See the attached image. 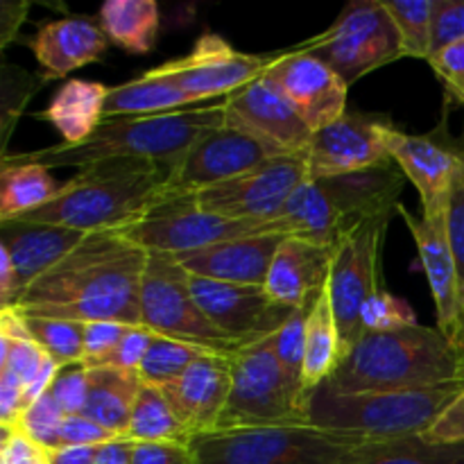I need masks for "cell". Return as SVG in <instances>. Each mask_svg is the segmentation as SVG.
<instances>
[{"mask_svg": "<svg viewBox=\"0 0 464 464\" xmlns=\"http://www.w3.org/2000/svg\"><path fill=\"white\" fill-rule=\"evenodd\" d=\"M148 252L121 231L86 234L41 275L14 308L23 315L140 326V284Z\"/></svg>", "mask_w": 464, "mask_h": 464, "instance_id": "1", "label": "cell"}, {"mask_svg": "<svg viewBox=\"0 0 464 464\" xmlns=\"http://www.w3.org/2000/svg\"><path fill=\"white\" fill-rule=\"evenodd\" d=\"M168 168L140 159H116L77 170L45 207L16 218L75 229L121 231L143 220L166 199Z\"/></svg>", "mask_w": 464, "mask_h": 464, "instance_id": "2", "label": "cell"}, {"mask_svg": "<svg viewBox=\"0 0 464 464\" xmlns=\"http://www.w3.org/2000/svg\"><path fill=\"white\" fill-rule=\"evenodd\" d=\"M225 122V100L218 104L157 113V116H111L77 145H53L34 152L5 154L3 163H36L44 168H86L116 159H140L177 166L186 150L207 130Z\"/></svg>", "mask_w": 464, "mask_h": 464, "instance_id": "3", "label": "cell"}, {"mask_svg": "<svg viewBox=\"0 0 464 464\" xmlns=\"http://www.w3.org/2000/svg\"><path fill=\"white\" fill-rule=\"evenodd\" d=\"M403 177L401 168L392 161L356 175L308 179L275 218L263 222V234L335 247L349 231L374 218L397 213Z\"/></svg>", "mask_w": 464, "mask_h": 464, "instance_id": "4", "label": "cell"}, {"mask_svg": "<svg viewBox=\"0 0 464 464\" xmlns=\"http://www.w3.org/2000/svg\"><path fill=\"white\" fill-rule=\"evenodd\" d=\"M464 381V349L435 326L365 334L344 353L324 388L335 394L392 392Z\"/></svg>", "mask_w": 464, "mask_h": 464, "instance_id": "5", "label": "cell"}, {"mask_svg": "<svg viewBox=\"0 0 464 464\" xmlns=\"http://www.w3.org/2000/svg\"><path fill=\"white\" fill-rule=\"evenodd\" d=\"M462 392L464 381L365 394H335L320 385L306 397V420L317 429L379 442L421 438Z\"/></svg>", "mask_w": 464, "mask_h": 464, "instance_id": "6", "label": "cell"}, {"mask_svg": "<svg viewBox=\"0 0 464 464\" xmlns=\"http://www.w3.org/2000/svg\"><path fill=\"white\" fill-rule=\"evenodd\" d=\"M394 440H365L311 424L218 430L193 440L202 464H356Z\"/></svg>", "mask_w": 464, "mask_h": 464, "instance_id": "7", "label": "cell"}, {"mask_svg": "<svg viewBox=\"0 0 464 464\" xmlns=\"http://www.w3.org/2000/svg\"><path fill=\"white\" fill-rule=\"evenodd\" d=\"M275 335L245 344L231 356V394L213 433L308 424L306 394L285 376Z\"/></svg>", "mask_w": 464, "mask_h": 464, "instance_id": "8", "label": "cell"}, {"mask_svg": "<svg viewBox=\"0 0 464 464\" xmlns=\"http://www.w3.org/2000/svg\"><path fill=\"white\" fill-rule=\"evenodd\" d=\"M140 326L222 356H234L245 347L208 320L193 297L190 272L172 254L148 252L140 284Z\"/></svg>", "mask_w": 464, "mask_h": 464, "instance_id": "9", "label": "cell"}, {"mask_svg": "<svg viewBox=\"0 0 464 464\" xmlns=\"http://www.w3.org/2000/svg\"><path fill=\"white\" fill-rule=\"evenodd\" d=\"M295 48L334 68L347 86L403 57L401 36L383 0H356L347 5L334 25Z\"/></svg>", "mask_w": 464, "mask_h": 464, "instance_id": "10", "label": "cell"}, {"mask_svg": "<svg viewBox=\"0 0 464 464\" xmlns=\"http://www.w3.org/2000/svg\"><path fill=\"white\" fill-rule=\"evenodd\" d=\"M390 218H374L349 231L334 247V266L329 276V295L338 322L343 353L365 335L361 322L362 306L379 290V266L383 236ZM344 358V356H343Z\"/></svg>", "mask_w": 464, "mask_h": 464, "instance_id": "11", "label": "cell"}, {"mask_svg": "<svg viewBox=\"0 0 464 464\" xmlns=\"http://www.w3.org/2000/svg\"><path fill=\"white\" fill-rule=\"evenodd\" d=\"M121 234L140 245L145 252L181 256L225 240L263 236V222L213 216L198 207L193 195H179V198H166L143 220L121 229Z\"/></svg>", "mask_w": 464, "mask_h": 464, "instance_id": "12", "label": "cell"}, {"mask_svg": "<svg viewBox=\"0 0 464 464\" xmlns=\"http://www.w3.org/2000/svg\"><path fill=\"white\" fill-rule=\"evenodd\" d=\"M308 181L304 154H276L261 166L193 195L199 208L229 220L267 222Z\"/></svg>", "mask_w": 464, "mask_h": 464, "instance_id": "13", "label": "cell"}, {"mask_svg": "<svg viewBox=\"0 0 464 464\" xmlns=\"http://www.w3.org/2000/svg\"><path fill=\"white\" fill-rule=\"evenodd\" d=\"M275 54L240 53L218 34H204L184 57L157 66L190 102L202 107L208 100H225L270 71Z\"/></svg>", "mask_w": 464, "mask_h": 464, "instance_id": "14", "label": "cell"}, {"mask_svg": "<svg viewBox=\"0 0 464 464\" xmlns=\"http://www.w3.org/2000/svg\"><path fill=\"white\" fill-rule=\"evenodd\" d=\"M276 154L281 152L222 122L198 136L177 166L168 170L166 198L195 195L204 188H211L261 166Z\"/></svg>", "mask_w": 464, "mask_h": 464, "instance_id": "15", "label": "cell"}, {"mask_svg": "<svg viewBox=\"0 0 464 464\" xmlns=\"http://www.w3.org/2000/svg\"><path fill=\"white\" fill-rule=\"evenodd\" d=\"M383 143L406 179L415 184L424 216L447 211L453 184L464 172V150L449 136L447 122L429 134H406L388 122Z\"/></svg>", "mask_w": 464, "mask_h": 464, "instance_id": "16", "label": "cell"}, {"mask_svg": "<svg viewBox=\"0 0 464 464\" xmlns=\"http://www.w3.org/2000/svg\"><path fill=\"white\" fill-rule=\"evenodd\" d=\"M390 121L383 113L347 111L334 125L315 131L304 150L308 179H334L392 163L383 143Z\"/></svg>", "mask_w": 464, "mask_h": 464, "instance_id": "17", "label": "cell"}, {"mask_svg": "<svg viewBox=\"0 0 464 464\" xmlns=\"http://www.w3.org/2000/svg\"><path fill=\"white\" fill-rule=\"evenodd\" d=\"M225 122L281 154H304L313 139L311 127L267 72L225 98Z\"/></svg>", "mask_w": 464, "mask_h": 464, "instance_id": "18", "label": "cell"}, {"mask_svg": "<svg viewBox=\"0 0 464 464\" xmlns=\"http://www.w3.org/2000/svg\"><path fill=\"white\" fill-rule=\"evenodd\" d=\"M190 290L208 320L243 344L279 334L293 308L276 304L263 285H236L190 275Z\"/></svg>", "mask_w": 464, "mask_h": 464, "instance_id": "19", "label": "cell"}, {"mask_svg": "<svg viewBox=\"0 0 464 464\" xmlns=\"http://www.w3.org/2000/svg\"><path fill=\"white\" fill-rule=\"evenodd\" d=\"M267 77L284 91L313 134L349 111L347 82L313 54L297 48L276 53Z\"/></svg>", "mask_w": 464, "mask_h": 464, "instance_id": "20", "label": "cell"}, {"mask_svg": "<svg viewBox=\"0 0 464 464\" xmlns=\"http://www.w3.org/2000/svg\"><path fill=\"white\" fill-rule=\"evenodd\" d=\"M406 227L411 229L412 240L420 252L430 293H433L435 313H438V329L451 340L456 347L464 349V311L460 299V281L458 267L453 261L451 245L447 234V211L438 216H421L408 211L403 204L397 208Z\"/></svg>", "mask_w": 464, "mask_h": 464, "instance_id": "21", "label": "cell"}, {"mask_svg": "<svg viewBox=\"0 0 464 464\" xmlns=\"http://www.w3.org/2000/svg\"><path fill=\"white\" fill-rule=\"evenodd\" d=\"M161 390L193 438L213 433L231 394V356L208 353Z\"/></svg>", "mask_w": 464, "mask_h": 464, "instance_id": "22", "label": "cell"}, {"mask_svg": "<svg viewBox=\"0 0 464 464\" xmlns=\"http://www.w3.org/2000/svg\"><path fill=\"white\" fill-rule=\"evenodd\" d=\"M284 236L263 234L225 240L198 252L175 256L190 275L236 285H263L266 288L272 261Z\"/></svg>", "mask_w": 464, "mask_h": 464, "instance_id": "23", "label": "cell"}, {"mask_svg": "<svg viewBox=\"0 0 464 464\" xmlns=\"http://www.w3.org/2000/svg\"><path fill=\"white\" fill-rule=\"evenodd\" d=\"M331 266L334 247L304 238H284L272 261L266 293L281 306L297 308L329 285Z\"/></svg>", "mask_w": 464, "mask_h": 464, "instance_id": "24", "label": "cell"}, {"mask_svg": "<svg viewBox=\"0 0 464 464\" xmlns=\"http://www.w3.org/2000/svg\"><path fill=\"white\" fill-rule=\"evenodd\" d=\"M30 48L45 77H66L77 68L102 62L109 36L89 18H53L36 30Z\"/></svg>", "mask_w": 464, "mask_h": 464, "instance_id": "25", "label": "cell"}, {"mask_svg": "<svg viewBox=\"0 0 464 464\" xmlns=\"http://www.w3.org/2000/svg\"><path fill=\"white\" fill-rule=\"evenodd\" d=\"M84 236L68 227L41 222H0V247L12 258L18 297L54 263L62 261Z\"/></svg>", "mask_w": 464, "mask_h": 464, "instance_id": "26", "label": "cell"}, {"mask_svg": "<svg viewBox=\"0 0 464 464\" xmlns=\"http://www.w3.org/2000/svg\"><path fill=\"white\" fill-rule=\"evenodd\" d=\"M109 91L111 89L100 82L71 80L53 95L39 118L62 134L63 145L84 143L104 121Z\"/></svg>", "mask_w": 464, "mask_h": 464, "instance_id": "27", "label": "cell"}, {"mask_svg": "<svg viewBox=\"0 0 464 464\" xmlns=\"http://www.w3.org/2000/svg\"><path fill=\"white\" fill-rule=\"evenodd\" d=\"M89 394L82 415L104 426L118 438H125L130 429L134 403L140 392L139 372L116 370V367H86Z\"/></svg>", "mask_w": 464, "mask_h": 464, "instance_id": "28", "label": "cell"}, {"mask_svg": "<svg viewBox=\"0 0 464 464\" xmlns=\"http://www.w3.org/2000/svg\"><path fill=\"white\" fill-rule=\"evenodd\" d=\"M198 104L190 102L186 93H181L159 68L140 72L136 80L113 86L109 91L104 118L111 116H157V113H172L193 109Z\"/></svg>", "mask_w": 464, "mask_h": 464, "instance_id": "29", "label": "cell"}, {"mask_svg": "<svg viewBox=\"0 0 464 464\" xmlns=\"http://www.w3.org/2000/svg\"><path fill=\"white\" fill-rule=\"evenodd\" d=\"M343 340L331 306L329 285L320 293L306 322V352H304V392H313L335 374L343 362Z\"/></svg>", "mask_w": 464, "mask_h": 464, "instance_id": "30", "label": "cell"}, {"mask_svg": "<svg viewBox=\"0 0 464 464\" xmlns=\"http://www.w3.org/2000/svg\"><path fill=\"white\" fill-rule=\"evenodd\" d=\"M98 25L127 53L148 54L159 39V5L154 0H107L100 7Z\"/></svg>", "mask_w": 464, "mask_h": 464, "instance_id": "31", "label": "cell"}, {"mask_svg": "<svg viewBox=\"0 0 464 464\" xmlns=\"http://www.w3.org/2000/svg\"><path fill=\"white\" fill-rule=\"evenodd\" d=\"M62 186L48 168L36 163H3L0 170V222L16 220L45 207Z\"/></svg>", "mask_w": 464, "mask_h": 464, "instance_id": "32", "label": "cell"}, {"mask_svg": "<svg viewBox=\"0 0 464 464\" xmlns=\"http://www.w3.org/2000/svg\"><path fill=\"white\" fill-rule=\"evenodd\" d=\"M125 438L145 444H193L195 440L175 415L163 390L150 383L140 385Z\"/></svg>", "mask_w": 464, "mask_h": 464, "instance_id": "33", "label": "cell"}, {"mask_svg": "<svg viewBox=\"0 0 464 464\" xmlns=\"http://www.w3.org/2000/svg\"><path fill=\"white\" fill-rule=\"evenodd\" d=\"M208 353L216 352H208L204 347H195V344H186L179 343V340H170L154 334L152 344H150L148 353H145L143 362L139 367V376L143 383L163 388V385L179 379L193 362L208 356Z\"/></svg>", "mask_w": 464, "mask_h": 464, "instance_id": "34", "label": "cell"}, {"mask_svg": "<svg viewBox=\"0 0 464 464\" xmlns=\"http://www.w3.org/2000/svg\"><path fill=\"white\" fill-rule=\"evenodd\" d=\"M401 36L403 57L426 59L433 53L435 0H383Z\"/></svg>", "mask_w": 464, "mask_h": 464, "instance_id": "35", "label": "cell"}, {"mask_svg": "<svg viewBox=\"0 0 464 464\" xmlns=\"http://www.w3.org/2000/svg\"><path fill=\"white\" fill-rule=\"evenodd\" d=\"M23 317H25L32 340L48 353L50 361L57 362L59 367L82 365V358H84V324L82 322L34 315Z\"/></svg>", "mask_w": 464, "mask_h": 464, "instance_id": "36", "label": "cell"}, {"mask_svg": "<svg viewBox=\"0 0 464 464\" xmlns=\"http://www.w3.org/2000/svg\"><path fill=\"white\" fill-rule=\"evenodd\" d=\"M356 464H464V442L429 444L421 438L394 440Z\"/></svg>", "mask_w": 464, "mask_h": 464, "instance_id": "37", "label": "cell"}, {"mask_svg": "<svg viewBox=\"0 0 464 464\" xmlns=\"http://www.w3.org/2000/svg\"><path fill=\"white\" fill-rule=\"evenodd\" d=\"M317 297H320V295H317ZM317 297L306 299V302L299 304L297 308H293L288 322H285V324L281 326L279 334L275 335L276 358H279L285 376H288V379L302 390H304V381H302L304 352H306V322H308V315H311L313 306H315Z\"/></svg>", "mask_w": 464, "mask_h": 464, "instance_id": "38", "label": "cell"}, {"mask_svg": "<svg viewBox=\"0 0 464 464\" xmlns=\"http://www.w3.org/2000/svg\"><path fill=\"white\" fill-rule=\"evenodd\" d=\"M361 322L365 334H385L417 324V315L406 299L379 288L362 306Z\"/></svg>", "mask_w": 464, "mask_h": 464, "instance_id": "39", "label": "cell"}, {"mask_svg": "<svg viewBox=\"0 0 464 464\" xmlns=\"http://www.w3.org/2000/svg\"><path fill=\"white\" fill-rule=\"evenodd\" d=\"M48 353L27 338H0V370H9L14 376L21 379L25 390L41 376V372L50 365Z\"/></svg>", "mask_w": 464, "mask_h": 464, "instance_id": "40", "label": "cell"}, {"mask_svg": "<svg viewBox=\"0 0 464 464\" xmlns=\"http://www.w3.org/2000/svg\"><path fill=\"white\" fill-rule=\"evenodd\" d=\"M63 421H66V415H63L59 403L53 399V394L48 392L23 412L16 429L30 435L36 444H41L48 451H57Z\"/></svg>", "mask_w": 464, "mask_h": 464, "instance_id": "41", "label": "cell"}, {"mask_svg": "<svg viewBox=\"0 0 464 464\" xmlns=\"http://www.w3.org/2000/svg\"><path fill=\"white\" fill-rule=\"evenodd\" d=\"M54 401L63 411V415H82L86 406V394H89V376H86L84 365L62 367L54 379V383L48 390Z\"/></svg>", "mask_w": 464, "mask_h": 464, "instance_id": "42", "label": "cell"}, {"mask_svg": "<svg viewBox=\"0 0 464 464\" xmlns=\"http://www.w3.org/2000/svg\"><path fill=\"white\" fill-rule=\"evenodd\" d=\"M152 331H148L145 326H130L121 343L116 344V349L107 353L100 362H95L93 367H116V370L139 372L140 362H143L145 353L152 344Z\"/></svg>", "mask_w": 464, "mask_h": 464, "instance_id": "43", "label": "cell"}, {"mask_svg": "<svg viewBox=\"0 0 464 464\" xmlns=\"http://www.w3.org/2000/svg\"><path fill=\"white\" fill-rule=\"evenodd\" d=\"M464 39V0H435L433 9V57L447 45ZM429 57V59H430Z\"/></svg>", "mask_w": 464, "mask_h": 464, "instance_id": "44", "label": "cell"}, {"mask_svg": "<svg viewBox=\"0 0 464 464\" xmlns=\"http://www.w3.org/2000/svg\"><path fill=\"white\" fill-rule=\"evenodd\" d=\"M447 234L451 245L453 261L458 267V281H460V299L464 311V172L456 179L447 207Z\"/></svg>", "mask_w": 464, "mask_h": 464, "instance_id": "45", "label": "cell"}, {"mask_svg": "<svg viewBox=\"0 0 464 464\" xmlns=\"http://www.w3.org/2000/svg\"><path fill=\"white\" fill-rule=\"evenodd\" d=\"M130 324H121V322H89L84 324V358L82 365L93 367L95 362L102 361L107 353L116 349L122 335L127 334Z\"/></svg>", "mask_w": 464, "mask_h": 464, "instance_id": "46", "label": "cell"}, {"mask_svg": "<svg viewBox=\"0 0 464 464\" xmlns=\"http://www.w3.org/2000/svg\"><path fill=\"white\" fill-rule=\"evenodd\" d=\"M0 464H50V451L18 429H3Z\"/></svg>", "mask_w": 464, "mask_h": 464, "instance_id": "47", "label": "cell"}, {"mask_svg": "<svg viewBox=\"0 0 464 464\" xmlns=\"http://www.w3.org/2000/svg\"><path fill=\"white\" fill-rule=\"evenodd\" d=\"M111 440H118V435H113L104 426L91 421L89 417L72 415L66 417V421H63L62 433H59V449L100 447V444H107Z\"/></svg>", "mask_w": 464, "mask_h": 464, "instance_id": "48", "label": "cell"}, {"mask_svg": "<svg viewBox=\"0 0 464 464\" xmlns=\"http://www.w3.org/2000/svg\"><path fill=\"white\" fill-rule=\"evenodd\" d=\"M429 63L438 72L440 80L444 82L449 93H464V39L435 53L429 59Z\"/></svg>", "mask_w": 464, "mask_h": 464, "instance_id": "49", "label": "cell"}, {"mask_svg": "<svg viewBox=\"0 0 464 464\" xmlns=\"http://www.w3.org/2000/svg\"><path fill=\"white\" fill-rule=\"evenodd\" d=\"M421 440L429 444L464 442V392L438 417V421L421 435Z\"/></svg>", "mask_w": 464, "mask_h": 464, "instance_id": "50", "label": "cell"}, {"mask_svg": "<svg viewBox=\"0 0 464 464\" xmlns=\"http://www.w3.org/2000/svg\"><path fill=\"white\" fill-rule=\"evenodd\" d=\"M134 464H202L193 444L136 442Z\"/></svg>", "mask_w": 464, "mask_h": 464, "instance_id": "51", "label": "cell"}, {"mask_svg": "<svg viewBox=\"0 0 464 464\" xmlns=\"http://www.w3.org/2000/svg\"><path fill=\"white\" fill-rule=\"evenodd\" d=\"M136 442L130 438H118L107 444H100L93 464H134Z\"/></svg>", "mask_w": 464, "mask_h": 464, "instance_id": "52", "label": "cell"}, {"mask_svg": "<svg viewBox=\"0 0 464 464\" xmlns=\"http://www.w3.org/2000/svg\"><path fill=\"white\" fill-rule=\"evenodd\" d=\"M98 447H71L50 451V464H93Z\"/></svg>", "mask_w": 464, "mask_h": 464, "instance_id": "53", "label": "cell"}, {"mask_svg": "<svg viewBox=\"0 0 464 464\" xmlns=\"http://www.w3.org/2000/svg\"><path fill=\"white\" fill-rule=\"evenodd\" d=\"M27 7H30V5H27V3L14 5V14H12V16H9L7 9L3 7V27H0V45H3V48L9 44V41L14 39V34H16V27L21 25V21H23V18H25Z\"/></svg>", "mask_w": 464, "mask_h": 464, "instance_id": "54", "label": "cell"}, {"mask_svg": "<svg viewBox=\"0 0 464 464\" xmlns=\"http://www.w3.org/2000/svg\"><path fill=\"white\" fill-rule=\"evenodd\" d=\"M456 98H458V100H460V102L464 104V93H460V95H456Z\"/></svg>", "mask_w": 464, "mask_h": 464, "instance_id": "55", "label": "cell"}]
</instances>
